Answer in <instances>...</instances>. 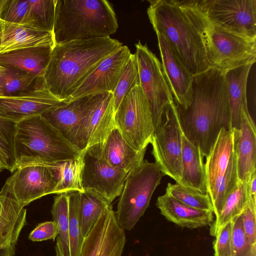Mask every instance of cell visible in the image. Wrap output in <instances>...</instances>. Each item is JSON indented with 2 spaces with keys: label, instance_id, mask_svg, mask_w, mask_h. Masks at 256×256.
I'll return each instance as SVG.
<instances>
[{
  "label": "cell",
  "instance_id": "obj_43",
  "mask_svg": "<svg viewBox=\"0 0 256 256\" xmlns=\"http://www.w3.org/2000/svg\"><path fill=\"white\" fill-rule=\"evenodd\" d=\"M240 216L246 236L252 244H256V204L248 202Z\"/></svg>",
  "mask_w": 256,
  "mask_h": 256
},
{
  "label": "cell",
  "instance_id": "obj_14",
  "mask_svg": "<svg viewBox=\"0 0 256 256\" xmlns=\"http://www.w3.org/2000/svg\"><path fill=\"white\" fill-rule=\"evenodd\" d=\"M126 242L111 205L101 214L84 238L79 256H122Z\"/></svg>",
  "mask_w": 256,
  "mask_h": 256
},
{
  "label": "cell",
  "instance_id": "obj_3",
  "mask_svg": "<svg viewBox=\"0 0 256 256\" xmlns=\"http://www.w3.org/2000/svg\"><path fill=\"white\" fill-rule=\"evenodd\" d=\"M122 46L110 36L55 44L43 76L46 86L56 96L68 102L74 90L98 64Z\"/></svg>",
  "mask_w": 256,
  "mask_h": 256
},
{
  "label": "cell",
  "instance_id": "obj_42",
  "mask_svg": "<svg viewBox=\"0 0 256 256\" xmlns=\"http://www.w3.org/2000/svg\"><path fill=\"white\" fill-rule=\"evenodd\" d=\"M214 256H233L232 246V222L223 227L213 242Z\"/></svg>",
  "mask_w": 256,
  "mask_h": 256
},
{
  "label": "cell",
  "instance_id": "obj_32",
  "mask_svg": "<svg viewBox=\"0 0 256 256\" xmlns=\"http://www.w3.org/2000/svg\"><path fill=\"white\" fill-rule=\"evenodd\" d=\"M44 82L43 77L18 69L6 68V74L0 82V97L28 92Z\"/></svg>",
  "mask_w": 256,
  "mask_h": 256
},
{
  "label": "cell",
  "instance_id": "obj_6",
  "mask_svg": "<svg viewBox=\"0 0 256 256\" xmlns=\"http://www.w3.org/2000/svg\"><path fill=\"white\" fill-rule=\"evenodd\" d=\"M164 176L155 162L146 160L128 173L115 212L121 228L130 230L134 226L148 207Z\"/></svg>",
  "mask_w": 256,
  "mask_h": 256
},
{
  "label": "cell",
  "instance_id": "obj_30",
  "mask_svg": "<svg viewBox=\"0 0 256 256\" xmlns=\"http://www.w3.org/2000/svg\"><path fill=\"white\" fill-rule=\"evenodd\" d=\"M51 214L58 231L55 246L56 256H70L68 200L67 193H60L54 197Z\"/></svg>",
  "mask_w": 256,
  "mask_h": 256
},
{
  "label": "cell",
  "instance_id": "obj_37",
  "mask_svg": "<svg viewBox=\"0 0 256 256\" xmlns=\"http://www.w3.org/2000/svg\"><path fill=\"white\" fill-rule=\"evenodd\" d=\"M140 85L138 68L136 54H131L112 93L115 111L123 98L136 86Z\"/></svg>",
  "mask_w": 256,
  "mask_h": 256
},
{
  "label": "cell",
  "instance_id": "obj_40",
  "mask_svg": "<svg viewBox=\"0 0 256 256\" xmlns=\"http://www.w3.org/2000/svg\"><path fill=\"white\" fill-rule=\"evenodd\" d=\"M29 10L28 0H0V19L26 25Z\"/></svg>",
  "mask_w": 256,
  "mask_h": 256
},
{
  "label": "cell",
  "instance_id": "obj_15",
  "mask_svg": "<svg viewBox=\"0 0 256 256\" xmlns=\"http://www.w3.org/2000/svg\"><path fill=\"white\" fill-rule=\"evenodd\" d=\"M126 46L100 62L70 96L68 102L90 94L113 93L131 54Z\"/></svg>",
  "mask_w": 256,
  "mask_h": 256
},
{
  "label": "cell",
  "instance_id": "obj_23",
  "mask_svg": "<svg viewBox=\"0 0 256 256\" xmlns=\"http://www.w3.org/2000/svg\"><path fill=\"white\" fill-rule=\"evenodd\" d=\"M54 45L51 32L0 19V54L26 47Z\"/></svg>",
  "mask_w": 256,
  "mask_h": 256
},
{
  "label": "cell",
  "instance_id": "obj_22",
  "mask_svg": "<svg viewBox=\"0 0 256 256\" xmlns=\"http://www.w3.org/2000/svg\"><path fill=\"white\" fill-rule=\"evenodd\" d=\"M234 148L238 180L246 184L256 171V129L248 110L243 107L241 108L240 128H234Z\"/></svg>",
  "mask_w": 256,
  "mask_h": 256
},
{
  "label": "cell",
  "instance_id": "obj_38",
  "mask_svg": "<svg viewBox=\"0 0 256 256\" xmlns=\"http://www.w3.org/2000/svg\"><path fill=\"white\" fill-rule=\"evenodd\" d=\"M16 123L0 117V156L5 168L15 170L14 142Z\"/></svg>",
  "mask_w": 256,
  "mask_h": 256
},
{
  "label": "cell",
  "instance_id": "obj_35",
  "mask_svg": "<svg viewBox=\"0 0 256 256\" xmlns=\"http://www.w3.org/2000/svg\"><path fill=\"white\" fill-rule=\"evenodd\" d=\"M166 194L194 208L214 212L211 199L208 194H202L179 183H168Z\"/></svg>",
  "mask_w": 256,
  "mask_h": 256
},
{
  "label": "cell",
  "instance_id": "obj_12",
  "mask_svg": "<svg viewBox=\"0 0 256 256\" xmlns=\"http://www.w3.org/2000/svg\"><path fill=\"white\" fill-rule=\"evenodd\" d=\"M135 46L140 86L149 102L155 128L160 123L166 108L174 100L159 60L140 41Z\"/></svg>",
  "mask_w": 256,
  "mask_h": 256
},
{
  "label": "cell",
  "instance_id": "obj_44",
  "mask_svg": "<svg viewBox=\"0 0 256 256\" xmlns=\"http://www.w3.org/2000/svg\"><path fill=\"white\" fill-rule=\"evenodd\" d=\"M58 228L56 222L52 221L45 222L39 224L29 235V239L33 242H41L56 238Z\"/></svg>",
  "mask_w": 256,
  "mask_h": 256
},
{
  "label": "cell",
  "instance_id": "obj_41",
  "mask_svg": "<svg viewBox=\"0 0 256 256\" xmlns=\"http://www.w3.org/2000/svg\"><path fill=\"white\" fill-rule=\"evenodd\" d=\"M232 222L233 256H256V244L246 236L240 216Z\"/></svg>",
  "mask_w": 256,
  "mask_h": 256
},
{
  "label": "cell",
  "instance_id": "obj_36",
  "mask_svg": "<svg viewBox=\"0 0 256 256\" xmlns=\"http://www.w3.org/2000/svg\"><path fill=\"white\" fill-rule=\"evenodd\" d=\"M68 200V234L70 256H79L84 238L79 222L80 192H67Z\"/></svg>",
  "mask_w": 256,
  "mask_h": 256
},
{
  "label": "cell",
  "instance_id": "obj_47",
  "mask_svg": "<svg viewBox=\"0 0 256 256\" xmlns=\"http://www.w3.org/2000/svg\"><path fill=\"white\" fill-rule=\"evenodd\" d=\"M6 169L0 156V172Z\"/></svg>",
  "mask_w": 256,
  "mask_h": 256
},
{
  "label": "cell",
  "instance_id": "obj_16",
  "mask_svg": "<svg viewBox=\"0 0 256 256\" xmlns=\"http://www.w3.org/2000/svg\"><path fill=\"white\" fill-rule=\"evenodd\" d=\"M66 101L56 96L44 82L37 88L18 94L0 97V117L16 123L41 115Z\"/></svg>",
  "mask_w": 256,
  "mask_h": 256
},
{
  "label": "cell",
  "instance_id": "obj_33",
  "mask_svg": "<svg viewBox=\"0 0 256 256\" xmlns=\"http://www.w3.org/2000/svg\"><path fill=\"white\" fill-rule=\"evenodd\" d=\"M54 165L56 168L58 180L55 194L83 192L80 180V156L76 159L60 162Z\"/></svg>",
  "mask_w": 256,
  "mask_h": 256
},
{
  "label": "cell",
  "instance_id": "obj_46",
  "mask_svg": "<svg viewBox=\"0 0 256 256\" xmlns=\"http://www.w3.org/2000/svg\"><path fill=\"white\" fill-rule=\"evenodd\" d=\"M6 71V68L0 66V82L4 76Z\"/></svg>",
  "mask_w": 256,
  "mask_h": 256
},
{
  "label": "cell",
  "instance_id": "obj_9",
  "mask_svg": "<svg viewBox=\"0 0 256 256\" xmlns=\"http://www.w3.org/2000/svg\"><path fill=\"white\" fill-rule=\"evenodd\" d=\"M116 128L135 150L146 148L154 131L149 102L140 86L134 88L115 111Z\"/></svg>",
  "mask_w": 256,
  "mask_h": 256
},
{
  "label": "cell",
  "instance_id": "obj_19",
  "mask_svg": "<svg viewBox=\"0 0 256 256\" xmlns=\"http://www.w3.org/2000/svg\"><path fill=\"white\" fill-rule=\"evenodd\" d=\"M107 94L80 97L49 110L40 116L74 145L80 122Z\"/></svg>",
  "mask_w": 256,
  "mask_h": 256
},
{
  "label": "cell",
  "instance_id": "obj_2",
  "mask_svg": "<svg viewBox=\"0 0 256 256\" xmlns=\"http://www.w3.org/2000/svg\"><path fill=\"white\" fill-rule=\"evenodd\" d=\"M147 10L156 33L164 34L194 75L208 68L202 19L195 0H148Z\"/></svg>",
  "mask_w": 256,
  "mask_h": 256
},
{
  "label": "cell",
  "instance_id": "obj_21",
  "mask_svg": "<svg viewBox=\"0 0 256 256\" xmlns=\"http://www.w3.org/2000/svg\"><path fill=\"white\" fill-rule=\"evenodd\" d=\"M234 128H222L206 158L205 170L208 194L212 204L222 180L234 153Z\"/></svg>",
  "mask_w": 256,
  "mask_h": 256
},
{
  "label": "cell",
  "instance_id": "obj_34",
  "mask_svg": "<svg viewBox=\"0 0 256 256\" xmlns=\"http://www.w3.org/2000/svg\"><path fill=\"white\" fill-rule=\"evenodd\" d=\"M26 25L52 33L56 0H28Z\"/></svg>",
  "mask_w": 256,
  "mask_h": 256
},
{
  "label": "cell",
  "instance_id": "obj_18",
  "mask_svg": "<svg viewBox=\"0 0 256 256\" xmlns=\"http://www.w3.org/2000/svg\"><path fill=\"white\" fill-rule=\"evenodd\" d=\"M164 74L178 106L186 108L192 100L194 75L178 58L162 34L156 33Z\"/></svg>",
  "mask_w": 256,
  "mask_h": 256
},
{
  "label": "cell",
  "instance_id": "obj_45",
  "mask_svg": "<svg viewBox=\"0 0 256 256\" xmlns=\"http://www.w3.org/2000/svg\"><path fill=\"white\" fill-rule=\"evenodd\" d=\"M256 171L254 172L246 184L248 202L256 204Z\"/></svg>",
  "mask_w": 256,
  "mask_h": 256
},
{
  "label": "cell",
  "instance_id": "obj_24",
  "mask_svg": "<svg viewBox=\"0 0 256 256\" xmlns=\"http://www.w3.org/2000/svg\"><path fill=\"white\" fill-rule=\"evenodd\" d=\"M156 206L168 221L182 227L197 228L214 221L212 212L193 208L166 194L158 198Z\"/></svg>",
  "mask_w": 256,
  "mask_h": 256
},
{
  "label": "cell",
  "instance_id": "obj_10",
  "mask_svg": "<svg viewBox=\"0 0 256 256\" xmlns=\"http://www.w3.org/2000/svg\"><path fill=\"white\" fill-rule=\"evenodd\" d=\"M80 184L83 192L94 194L109 203L122 192L128 172L110 165L104 158L100 144L82 152Z\"/></svg>",
  "mask_w": 256,
  "mask_h": 256
},
{
  "label": "cell",
  "instance_id": "obj_20",
  "mask_svg": "<svg viewBox=\"0 0 256 256\" xmlns=\"http://www.w3.org/2000/svg\"><path fill=\"white\" fill-rule=\"evenodd\" d=\"M26 210L18 202L6 182L0 191V256H14Z\"/></svg>",
  "mask_w": 256,
  "mask_h": 256
},
{
  "label": "cell",
  "instance_id": "obj_11",
  "mask_svg": "<svg viewBox=\"0 0 256 256\" xmlns=\"http://www.w3.org/2000/svg\"><path fill=\"white\" fill-rule=\"evenodd\" d=\"M152 154L164 176L179 183L182 179V130L174 101L154 128L150 142Z\"/></svg>",
  "mask_w": 256,
  "mask_h": 256
},
{
  "label": "cell",
  "instance_id": "obj_26",
  "mask_svg": "<svg viewBox=\"0 0 256 256\" xmlns=\"http://www.w3.org/2000/svg\"><path fill=\"white\" fill-rule=\"evenodd\" d=\"M53 47L38 46L26 47L0 54V66L16 68L43 77Z\"/></svg>",
  "mask_w": 256,
  "mask_h": 256
},
{
  "label": "cell",
  "instance_id": "obj_17",
  "mask_svg": "<svg viewBox=\"0 0 256 256\" xmlns=\"http://www.w3.org/2000/svg\"><path fill=\"white\" fill-rule=\"evenodd\" d=\"M112 93L104 99L82 119L78 126L74 145L80 152L104 142L116 126Z\"/></svg>",
  "mask_w": 256,
  "mask_h": 256
},
{
  "label": "cell",
  "instance_id": "obj_31",
  "mask_svg": "<svg viewBox=\"0 0 256 256\" xmlns=\"http://www.w3.org/2000/svg\"><path fill=\"white\" fill-rule=\"evenodd\" d=\"M106 200L90 192H80L79 222L84 238L88 234L102 212L110 205Z\"/></svg>",
  "mask_w": 256,
  "mask_h": 256
},
{
  "label": "cell",
  "instance_id": "obj_27",
  "mask_svg": "<svg viewBox=\"0 0 256 256\" xmlns=\"http://www.w3.org/2000/svg\"><path fill=\"white\" fill-rule=\"evenodd\" d=\"M200 148L192 144L182 130V179L179 184L208 194L205 164Z\"/></svg>",
  "mask_w": 256,
  "mask_h": 256
},
{
  "label": "cell",
  "instance_id": "obj_4",
  "mask_svg": "<svg viewBox=\"0 0 256 256\" xmlns=\"http://www.w3.org/2000/svg\"><path fill=\"white\" fill-rule=\"evenodd\" d=\"M116 14L106 0H56L52 34L55 44L110 36L118 28Z\"/></svg>",
  "mask_w": 256,
  "mask_h": 256
},
{
  "label": "cell",
  "instance_id": "obj_7",
  "mask_svg": "<svg viewBox=\"0 0 256 256\" xmlns=\"http://www.w3.org/2000/svg\"><path fill=\"white\" fill-rule=\"evenodd\" d=\"M198 8L202 16L203 38L210 68L225 74L232 69L256 62V41L248 40L212 25Z\"/></svg>",
  "mask_w": 256,
  "mask_h": 256
},
{
  "label": "cell",
  "instance_id": "obj_28",
  "mask_svg": "<svg viewBox=\"0 0 256 256\" xmlns=\"http://www.w3.org/2000/svg\"><path fill=\"white\" fill-rule=\"evenodd\" d=\"M252 64L232 69L225 74L232 115V128L238 129L241 108L248 110L246 98V86Z\"/></svg>",
  "mask_w": 256,
  "mask_h": 256
},
{
  "label": "cell",
  "instance_id": "obj_8",
  "mask_svg": "<svg viewBox=\"0 0 256 256\" xmlns=\"http://www.w3.org/2000/svg\"><path fill=\"white\" fill-rule=\"evenodd\" d=\"M212 25L249 40L256 41V0H196Z\"/></svg>",
  "mask_w": 256,
  "mask_h": 256
},
{
  "label": "cell",
  "instance_id": "obj_13",
  "mask_svg": "<svg viewBox=\"0 0 256 256\" xmlns=\"http://www.w3.org/2000/svg\"><path fill=\"white\" fill-rule=\"evenodd\" d=\"M58 182L54 166L44 164L21 166L6 181L23 207L43 196L55 194Z\"/></svg>",
  "mask_w": 256,
  "mask_h": 256
},
{
  "label": "cell",
  "instance_id": "obj_5",
  "mask_svg": "<svg viewBox=\"0 0 256 256\" xmlns=\"http://www.w3.org/2000/svg\"><path fill=\"white\" fill-rule=\"evenodd\" d=\"M14 150L15 170L24 165H52L76 159L82 154L40 115L16 123Z\"/></svg>",
  "mask_w": 256,
  "mask_h": 256
},
{
  "label": "cell",
  "instance_id": "obj_25",
  "mask_svg": "<svg viewBox=\"0 0 256 256\" xmlns=\"http://www.w3.org/2000/svg\"><path fill=\"white\" fill-rule=\"evenodd\" d=\"M104 158L112 166L128 173L138 166L144 160L146 150L138 151L123 138L116 127L106 140L100 144Z\"/></svg>",
  "mask_w": 256,
  "mask_h": 256
},
{
  "label": "cell",
  "instance_id": "obj_39",
  "mask_svg": "<svg viewBox=\"0 0 256 256\" xmlns=\"http://www.w3.org/2000/svg\"><path fill=\"white\" fill-rule=\"evenodd\" d=\"M238 182L236 156L234 152L233 158L222 180L216 199L212 203L214 214L216 218L222 210L226 197L234 189Z\"/></svg>",
  "mask_w": 256,
  "mask_h": 256
},
{
  "label": "cell",
  "instance_id": "obj_1",
  "mask_svg": "<svg viewBox=\"0 0 256 256\" xmlns=\"http://www.w3.org/2000/svg\"><path fill=\"white\" fill-rule=\"evenodd\" d=\"M192 96L186 108L176 104L178 118L185 136L206 157L221 129L233 128L225 74L210 68L194 75Z\"/></svg>",
  "mask_w": 256,
  "mask_h": 256
},
{
  "label": "cell",
  "instance_id": "obj_29",
  "mask_svg": "<svg viewBox=\"0 0 256 256\" xmlns=\"http://www.w3.org/2000/svg\"><path fill=\"white\" fill-rule=\"evenodd\" d=\"M248 202L246 184L239 181L226 197L218 216L210 225V234L215 237L223 227L240 215Z\"/></svg>",
  "mask_w": 256,
  "mask_h": 256
}]
</instances>
